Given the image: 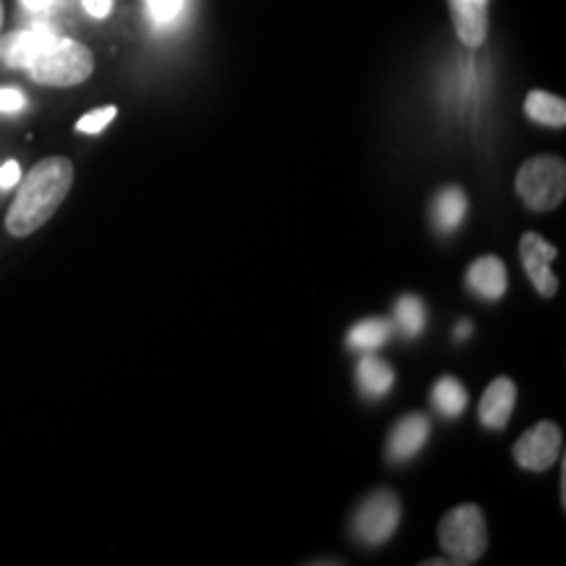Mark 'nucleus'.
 <instances>
[{"mask_svg":"<svg viewBox=\"0 0 566 566\" xmlns=\"http://www.w3.org/2000/svg\"><path fill=\"white\" fill-rule=\"evenodd\" d=\"M71 184H74V166L69 158L53 155V158L40 160L21 181L17 200L6 212V231L24 239L42 229L69 197Z\"/></svg>","mask_w":566,"mask_h":566,"instance_id":"nucleus-1","label":"nucleus"},{"mask_svg":"<svg viewBox=\"0 0 566 566\" xmlns=\"http://www.w3.org/2000/svg\"><path fill=\"white\" fill-rule=\"evenodd\" d=\"M24 71H30L32 82L45 84V87H76L92 76L95 59L82 42L55 38L45 51L34 55Z\"/></svg>","mask_w":566,"mask_h":566,"instance_id":"nucleus-2","label":"nucleus"},{"mask_svg":"<svg viewBox=\"0 0 566 566\" xmlns=\"http://www.w3.org/2000/svg\"><path fill=\"white\" fill-rule=\"evenodd\" d=\"M438 541L449 556V564H475L488 548V527L483 509L464 504L451 509L438 525Z\"/></svg>","mask_w":566,"mask_h":566,"instance_id":"nucleus-3","label":"nucleus"},{"mask_svg":"<svg viewBox=\"0 0 566 566\" xmlns=\"http://www.w3.org/2000/svg\"><path fill=\"white\" fill-rule=\"evenodd\" d=\"M566 192V166L562 158L541 155L530 158L516 174V195L530 210L546 212L562 205Z\"/></svg>","mask_w":566,"mask_h":566,"instance_id":"nucleus-4","label":"nucleus"},{"mask_svg":"<svg viewBox=\"0 0 566 566\" xmlns=\"http://www.w3.org/2000/svg\"><path fill=\"white\" fill-rule=\"evenodd\" d=\"M401 520V504L391 491H375L354 514V535L365 546H380L394 535Z\"/></svg>","mask_w":566,"mask_h":566,"instance_id":"nucleus-5","label":"nucleus"},{"mask_svg":"<svg viewBox=\"0 0 566 566\" xmlns=\"http://www.w3.org/2000/svg\"><path fill=\"white\" fill-rule=\"evenodd\" d=\"M562 457V428L556 422H537L514 443V459L522 470L546 472Z\"/></svg>","mask_w":566,"mask_h":566,"instance_id":"nucleus-6","label":"nucleus"},{"mask_svg":"<svg viewBox=\"0 0 566 566\" xmlns=\"http://www.w3.org/2000/svg\"><path fill=\"white\" fill-rule=\"evenodd\" d=\"M520 254H522V265H525L527 279L533 281L535 292L541 296H554L558 292V281L556 275L551 273V263L556 260L558 250L554 244H548L541 233H525L520 242Z\"/></svg>","mask_w":566,"mask_h":566,"instance_id":"nucleus-7","label":"nucleus"},{"mask_svg":"<svg viewBox=\"0 0 566 566\" xmlns=\"http://www.w3.org/2000/svg\"><path fill=\"white\" fill-rule=\"evenodd\" d=\"M53 40L55 34L48 27H30V30L6 34L0 40V61L11 69H27L34 55L45 51Z\"/></svg>","mask_w":566,"mask_h":566,"instance_id":"nucleus-8","label":"nucleus"},{"mask_svg":"<svg viewBox=\"0 0 566 566\" xmlns=\"http://www.w3.org/2000/svg\"><path fill=\"white\" fill-rule=\"evenodd\" d=\"M516 405V386L509 378H495L480 399V422L488 430H504Z\"/></svg>","mask_w":566,"mask_h":566,"instance_id":"nucleus-9","label":"nucleus"},{"mask_svg":"<svg viewBox=\"0 0 566 566\" xmlns=\"http://www.w3.org/2000/svg\"><path fill=\"white\" fill-rule=\"evenodd\" d=\"M430 436V422L424 415H409L401 422H396L391 438L386 443V457L391 462H407L422 449Z\"/></svg>","mask_w":566,"mask_h":566,"instance_id":"nucleus-10","label":"nucleus"},{"mask_svg":"<svg viewBox=\"0 0 566 566\" xmlns=\"http://www.w3.org/2000/svg\"><path fill=\"white\" fill-rule=\"evenodd\" d=\"M459 40L467 48H480L488 38V3L480 0H449Z\"/></svg>","mask_w":566,"mask_h":566,"instance_id":"nucleus-11","label":"nucleus"},{"mask_svg":"<svg viewBox=\"0 0 566 566\" xmlns=\"http://www.w3.org/2000/svg\"><path fill=\"white\" fill-rule=\"evenodd\" d=\"M467 286H470V292H475L488 302L501 300L506 292L504 263H501L499 258H493V254L475 260V263L470 265V271H467Z\"/></svg>","mask_w":566,"mask_h":566,"instance_id":"nucleus-12","label":"nucleus"},{"mask_svg":"<svg viewBox=\"0 0 566 566\" xmlns=\"http://www.w3.org/2000/svg\"><path fill=\"white\" fill-rule=\"evenodd\" d=\"M433 223L438 231H454L467 216V195L459 187H443L433 197V208H430Z\"/></svg>","mask_w":566,"mask_h":566,"instance_id":"nucleus-13","label":"nucleus"},{"mask_svg":"<svg viewBox=\"0 0 566 566\" xmlns=\"http://www.w3.org/2000/svg\"><path fill=\"white\" fill-rule=\"evenodd\" d=\"M525 113L530 122L554 126V129H562L566 124V103L562 97L551 95V92L533 90L525 101Z\"/></svg>","mask_w":566,"mask_h":566,"instance_id":"nucleus-14","label":"nucleus"},{"mask_svg":"<svg viewBox=\"0 0 566 566\" xmlns=\"http://www.w3.org/2000/svg\"><path fill=\"white\" fill-rule=\"evenodd\" d=\"M357 380H359V388H363V394L367 396V399H380V396H386L388 391H391L394 370H391V365L384 363V359L365 357L363 363H359Z\"/></svg>","mask_w":566,"mask_h":566,"instance_id":"nucleus-15","label":"nucleus"},{"mask_svg":"<svg viewBox=\"0 0 566 566\" xmlns=\"http://www.w3.org/2000/svg\"><path fill=\"white\" fill-rule=\"evenodd\" d=\"M391 336V323L380 321V317H373V321L357 323L346 336V346L357 352H373L378 346L386 344V338Z\"/></svg>","mask_w":566,"mask_h":566,"instance_id":"nucleus-16","label":"nucleus"},{"mask_svg":"<svg viewBox=\"0 0 566 566\" xmlns=\"http://www.w3.org/2000/svg\"><path fill=\"white\" fill-rule=\"evenodd\" d=\"M430 399L443 417H459L467 409V388L457 378H441L433 386Z\"/></svg>","mask_w":566,"mask_h":566,"instance_id":"nucleus-17","label":"nucleus"},{"mask_svg":"<svg viewBox=\"0 0 566 566\" xmlns=\"http://www.w3.org/2000/svg\"><path fill=\"white\" fill-rule=\"evenodd\" d=\"M396 323L405 336H417L424 328V307L417 296H401L396 302Z\"/></svg>","mask_w":566,"mask_h":566,"instance_id":"nucleus-18","label":"nucleus"},{"mask_svg":"<svg viewBox=\"0 0 566 566\" xmlns=\"http://www.w3.org/2000/svg\"><path fill=\"white\" fill-rule=\"evenodd\" d=\"M116 116H118L116 105H105V108H95V111L84 113L80 122H76V132H82V134H101L105 126H108Z\"/></svg>","mask_w":566,"mask_h":566,"instance_id":"nucleus-19","label":"nucleus"},{"mask_svg":"<svg viewBox=\"0 0 566 566\" xmlns=\"http://www.w3.org/2000/svg\"><path fill=\"white\" fill-rule=\"evenodd\" d=\"M147 6H150L153 19L160 21V24H166V21L179 17L184 0H147Z\"/></svg>","mask_w":566,"mask_h":566,"instance_id":"nucleus-20","label":"nucleus"},{"mask_svg":"<svg viewBox=\"0 0 566 566\" xmlns=\"http://www.w3.org/2000/svg\"><path fill=\"white\" fill-rule=\"evenodd\" d=\"M27 105V97L17 87H0V113H19Z\"/></svg>","mask_w":566,"mask_h":566,"instance_id":"nucleus-21","label":"nucleus"},{"mask_svg":"<svg viewBox=\"0 0 566 566\" xmlns=\"http://www.w3.org/2000/svg\"><path fill=\"white\" fill-rule=\"evenodd\" d=\"M21 181V166L17 160H9L0 166V189H11Z\"/></svg>","mask_w":566,"mask_h":566,"instance_id":"nucleus-22","label":"nucleus"},{"mask_svg":"<svg viewBox=\"0 0 566 566\" xmlns=\"http://www.w3.org/2000/svg\"><path fill=\"white\" fill-rule=\"evenodd\" d=\"M113 9V0H84V11L90 13L92 19H105Z\"/></svg>","mask_w":566,"mask_h":566,"instance_id":"nucleus-23","label":"nucleus"},{"mask_svg":"<svg viewBox=\"0 0 566 566\" xmlns=\"http://www.w3.org/2000/svg\"><path fill=\"white\" fill-rule=\"evenodd\" d=\"M21 3H24L30 11H45L51 9L55 0H21Z\"/></svg>","mask_w":566,"mask_h":566,"instance_id":"nucleus-24","label":"nucleus"},{"mask_svg":"<svg viewBox=\"0 0 566 566\" xmlns=\"http://www.w3.org/2000/svg\"><path fill=\"white\" fill-rule=\"evenodd\" d=\"M457 336H459V338H464V336H470V323H462V325H459V331H457Z\"/></svg>","mask_w":566,"mask_h":566,"instance_id":"nucleus-25","label":"nucleus"},{"mask_svg":"<svg viewBox=\"0 0 566 566\" xmlns=\"http://www.w3.org/2000/svg\"><path fill=\"white\" fill-rule=\"evenodd\" d=\"M0 27H3V0H0Z\"/></svg>","mask_w":566,"mask_h":566,"instance_id":"nucleus-26","label":"nucleus"},{"mask_svg":"<svg viewBox=\"0 0 566 566\" xmlns=\"http://www.w3.org/2000/svg\"><path fill=\"white\" fill-rule=\"evenodd\" d=\"M480 3H488V0H480Z\"/></svg>","mask_w":566,"mask_h":566,"instance_id":"nucleus-27","label":"nucleus"}]
</instances>
